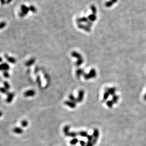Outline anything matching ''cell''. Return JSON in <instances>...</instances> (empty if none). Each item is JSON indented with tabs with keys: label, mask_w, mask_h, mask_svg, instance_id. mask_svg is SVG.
<instances>
[{
	"label": "cell",
	"mask_w": 146,
	"mask_h": 146,
	"mask_svg": "<svg viewBox=\"0 0 146 146\" xmlns=\"http://www.w3.org/2000/svg\"><path fill=\"white\" fill-rule=\"evenodd\" d=\"M3 75H4V76L5 77V78H9L10 77V75L9 74V73L7 71H4V73H3Z\"/></svg>",
	"instance_id": "e575fe53"
},
{
	"label": "cell",
	"mask_w": 146,
	"mask_h": 146,
	"mask_svg": "<svg viewBox=\"0 0 146 146\" xmlns=\"http://www.w3.org/2000/svg\"><path fill=\"white\" fill-rule=\"evenodd\" d=\"M35 60H36L34 58H32L31 59H30V60H28V61L26 62V63H25V65L27 67H30L34 64Z\"/></svg>",
	"instance_id": "4fadbf2b"
},
{
	"label": "cell",
	"mask_w": 146,
	"mask_h": 146,
	"mask_svg": "<svg viewBox=\"0 0 146 146\" xmlns=\"http://www.w3.org/2000/svg\"><path fill=\"white\" fill-rule=\"evenodd\" d=\"M78 135L81 136V137H87L88 135L87 132L86 131H79L78 133Z\"/></svg>",
	"instance_id": "d6986e66"
},
{
	"label": "cell",
	"mask_w": 146,
	"mask_h": 146,
	"mask_svg": "<svg viewBox=\"0 0 146 146\" xmlns=\"http://www.w3.org/2000/svg\"><path fill=\"white\" fill-rule=\"evenodd\" d=\"M2 114H3L2 112L1 111H0V117H1V116L2 115Z\"/></svg>",
	"instance_id": "7bdbcfd3"
},
{
	"label": "cell",
	"mask_w": 146,
	"mask_h": 146,
	"mask_svg": "<svg viewBox=\"0 0 146 146\" xmlns=\"http://www.w3.org/2000/svg\"><path fill=\"white\" fill-rule=\"evenodd\" d=\"M87 139H88V141H91L92 142L93 139V135H88V136L87 137Z\"/></svg>",
	"instance_id": "d590c367"
},
{
	"label": "cell",
	"mask_w": 146,
	"mask_h": 146,
	"mask_svg": "<svg viewBox=\"0 0 146 146\" xmlns=\"http://www.w3.org/2000/svg\"><path fill=\"white\" fill-rule=\"evenodd\" d=\"M78 27L80 28H81V29H83V30L89 32H90V28L89 27H87V26H85V25H83L82 24H79L78 25Z\"/></svg>",
	"instance_id": "2e32d148"
},
{
	"label": "cell",
	"mask_w": 146,
	"mask_h": 146,
	"mask_svg": "<svg viewBox=\"0 0 146 146\" xmlns=\"http://www.w3.org/2000/svg\"><path fill=\"white\" fill-rule=\"evenodd\" d=\"M93 144L92 142L91 141H88V142L86 144V146H93Z\"/></svg>",
	"instance_id": "74e56055"
},
{
	"label": "cell",
	"mask_w": 146,
	"mask_h": 146,
	"mask_svg": "<svg viewBox=\"0 0 146 146\" xmlns=\"http://www.w3.org/2000/svg\"><path fill=\"white\" fill-rule=\"evenodd\" d=\"M97 75L95 69H91L88 74L83 73V76L85 79L88 80L95 78Z\"/></svg>",
	"instance_id": "6da1fadb"
},
{
	"label": "cell",
	"mask_w": 146,
	"mask_h": 146,
	"mask_svg": "<svg viewBox=\"0 0 146 146\" xmlns=\"http://www.w3.org/2000/svg\"><path fill=\"white\" fill-rule=\"evenodd\" d=\"M79 142L81 146H86V145H85V142H84L83 140H80Z\"/></svg>",
	"instance_id": "8d00e7d4"
},
{
	"label": "cell",
	"mask_w": 146,
	"mask_h": 146,
	"mask_svg": "<svg viewBox=\"0 0 146 146\" xmlns=\"http://www.w3.org/2000/svg\"><path fill=\"white\" fill-rule=\"evenodd\" d=\"M4 57L6 59V60H7V61H8L9 62H10L12 64H15L16 62V60L14 58H13L12 57L9 56L7 54H5L4 55Z\"/></svg>",
	"instance_id": "9c48e42d"
},
{
	"label": "cell",
	"mask_w": 146,
	"mask_h": 146,
	"mask_svg": "<svg viewBox=\"0 0 146 146\" xmlns=\"http://www.w3.org/2000/svg\"><path fill=\"white\" fill-rule=\"evenodd\" d=\"M10 67L9 65L6 63H4L0 65V71H4V72L8 71L10 69Z\"/></svg>",
	"instance_id": "277c9868"
},
{
	"label": "cell",
	"mask_w": 146,
	"mask_h": 146,
	"mask_svg": "<svg viewBox=\"0 0 146 146\" xmlns=\"http://www.w3.org/2000/svg\"><path fill=\"white\" fill-rule=\"evenodd\" d=\"M119 96L117 95H114L112 96V101L114 103H116L118 102V101L119 100Z\"/></svg>",
	"instance_id": "44dd1931"
},
{
	"label": "cell",
	"mask_w": 146,
	"mask_h": 146,
	"mask_svg": "<svg viewBox=\"0 0 146 146\" xmlns=\"http://www.w3.org/2000/svg\"><path fill=\"white\" fill-rule=\"evenodd\" d=\"M144 99L145 101H146V94L144 96Z\"/></svg>",
	"instance_id": "b9f144b4"
},
{
	"label": "cell",
	"mask_w": 146,
	"mask_h": 146,
	"mask_svg": "<svg viewBox=\"0 0 146 146\" xmlns=\"http://www.w3.org/2000/svg\"><path fill=\"white\" fill-rule=\"evenodd\" d=\"M12 0H7V1H6V4H10L12 2Z\"/></svg>",
	"instance_id": "ab89813d"
},
{
	"label": "cell",
	"mask_w": 146,
	"mask_h": 146,
	"mask_svg": "<svg viewBox=\"0 0 146 146\" xmlns=\"http://www.w3.org/2000/svg\"><path fill=\"white\" fill-rule=\"evenodd\" d=\"M84 72L83 70L81 68H79L76 71V75L77 78H79L81 75H83Z\"/></svg>",
	"instance_id": "5bb4252c"
},
{
	"label": "cell",
	"mask_w": 146,
	"mask_h": 146,
	"mask_svg": "<svg viewBox=\"0 0 146 146\" xmlns=\"http://www.w3.org/2000/svg\"><path fill=\"white\" fill-rule=\"evenodd\" d=\"M7 23L5 21H2L1 23H0V30L1 29L4 28V27H5L6 26Z\"/></svg>",
	"instance_id": "4dcf8cb0"
},
{
	"label": "cell",
	"mask_w": 146,
	"mask_h": 146,
	"mask_svg": "<svg viewBox=\"0 0 146 146\" xmlns=\"http://www.w3.org/2000/svg\"><path fill=\"white\" fill-rule=\"evenodd\" d=\"M13 131L14 133L17 134H21L23 133V130L19 127H15L13 129Z\"/></svg>",
	"instance_id": "e0dca14e"
},
{
	"label": "cell",
	"mask_w": 146,
	"mask_h": 146,
	"mask_svg": "<svg viewBox=\"0 0 146 146\" xmlns=\"http://www.w3.org/2000/svg\"><path fill=\"white\" fill-rule=\"evenodd\" d=\"M37 83L38 84V85L39 86H41V79H40V76H38L37 78Z\"/></svg>",
	"instance_id": "836d02e7"
},
{
	"label": "cell",
	"mask_w": 146,
	"mask_h": 146,
	"mask_svg": "<svg viewBox=\"0 0 146 146\" xmlns=\"http://www.w3.org/2000/svg\"><path fill=\"white\" fill-rule=\"evenodd\" d=\"M91 9L93 12V14L95 15L97 13V9H96L95 6L94 5H92L91 6Z\"/></svg>",
	"instance_id": "83f0119b"
},
{
	"label": "cell",
	"mask_w": 146,
	"mask_h": 146,
	"mask_svg": "<svg viewBox=\"0 0 146 146\" xmlns=\"http://www.w3.org/2000/svg\"><path fill=\"white\" fill-rule=\"evenodd\" d=\"M71 55L73 57H75L77 60H79V59H82L83 57L82 55L79 54V53L75 52V51H74L71 53Z\"/></svg>",
	"instance_id": "30bf717a"
},
{
	"label": "cell",
	"mask_w": 146,
	"mask_h": 146,
	"mask_svg": "<svg viewBox=\"0 0 146 146\" xmlns=\"http://www.w3.org/2000/svg\"><path fill=\"white\" fill-rule=\"evenodd\" d=\"M109 95H110V94L108 92L105 91V92L104 93L103 95V101H106L108 99V98H109Z\"/></svg>",
	"instance_id": "603a6c76"
},
{
	"label": "cell",
	"mask_w": 146,
	"mask_h": 146,
	"mask_svg": "<svg viewBox=\"0 0 146 146\" xmlns=\"http://www.w3.org/2000/svg\"><path fill=\"white\" fill-rule=\"evenodd\" d=\"M3 59L2 57H0V63H2L3 62Z\"/></svg>",
	"instance_id": "60d3db41"
},
{
	"label": "cell",
	"mask_w": 146,
	"mask_h": 146,
	"mask_svg": "<svg viewBox=\"0 0 146 146\" xmlns=\"http://www.w3.org/2000/svg\"><path fill=\"white\" fill-rule=\"evenodd\" d=\"M69 99H70V101L74 102L75 103H76V98L74 96V95L71 94L69 95Z\"/></svg>",
	"instance_id": "cb8c5ba5"
},
{
	"label": "cell",
	"mask_w": 146,
	"mask_h": 146,
	"mask_svg": "<svg viewBox=\"0 0 146 146\" xmlns=\"http://www.w3.org/2000/svg\"><path fill=\"white\" fill-rule=\"evenodd\" d=\"M83 59H79V60H77V61L75 63V65L77 67H79L80 66H81V65L83 64Z\"/></svg>",
	"instance_id": "f1b7e54d"
},
{
	"label": "cell",
	"mask_w": 146,
	"mask_h": 146,
	"mask_svg": "<svg viewBox=\"0 0 146 146\" xmlns=\"http://www.w3.org/2000/svg\"><path fill=\"white\" fill-rule=\"evenodd\" d=\"M21 12L22 13H23V14L26 16L30 11V9H29V8L27 7L25 5L22 4L21 6Z\"/></svg>",
	"instance_id": "5b68a950"
},
{
	"label": "cell",
	"mask_w": 146,
	"mask_h": 146,
	"mask_svg": "<svg viewBox=\"0 0 146 146\" xmlns=\"http://www.w3.org/2000/svg\"><path fill=\"white\" fill-rule=\"evenodd\" d=\"M0 92H1L3 94H6L7 95L9 93V92H8V90H7L5 88H4V87H0Z\"/></svg>",
	"instance_id": "7402d4cb"
},
{
	"label": "cell",
	"mask_w": 146,
	"mask_h": 146,
	"mask_svg": "<svg viewBox=\"0 0 146 146\" xmlns=\"http://www.w3.org/2000/svg\"><path fill=\"white\" fill-rule=\"evenodd\" d=\"M117 1H118V0H110V1L107 2H106L105 3V6L106 7L109 8V7L112 6L113 5V4H114L115 3H116Z\"/></svg>",
	"instance_id": "7c38bea8"
},
{
	"label": "cell",
	"mask_w": 146,
	"mask_h": 146,
	"mask_svg": "<svg viewBox=\"0 0 146 146\" xmlns=\"http://www.w3.org/2000/svg\"><path fill=\"white\" fill-rule=\"evenodd\" d=\"M14 97V94L13 93H9L7 95V98L6 99V102L8 103H10L12 102Z\"/></svg>",
	"instance_id": "8fae6325"
},
{
	"label": "cell",
	"mask_w": 146,
	"mask_h": 146,
	"mask_svg": "<svg viewBox=\"0 0 146 146\" xmlns=\"http://www.w3.org/2000/svg\"><path fill=\"white\" fill-rule=\"evenodd\" d=\"M105 91L108 92L110 95H111L113 96L115 94V92L116 89L114 87H111V88H106L105 89Z\"/></svg>",
	"instance_id": "52a82bcc"
},
{
	"label": "cell",
	"mask_w": 146,
	"mask_h": 146,
	"mask_svg": "<svg viewBox=\"0 0 146 146\" xmlns=\"http://www.w3.org/2000/svg\"><path fill=\"white\" fill-rule=\"evenodd\" d=\"M28 8H29V9H30V11H31L32 12H33V13L37 12V9L34 6L31 5Z\"/></svg>",
	"instance_id": "4316f807"
},
{
	"label": "cell",
	"mask_w": 146,
	"mask_h": 146,
	"mask_svg": "<svg viewBox=\"0 0 146 146\" xmlns=\"http://www.w3.org/2000/svg\"><path fill=\"white\" fill-rule=\"evenodd\" d=\"M96 19H97V17L96 16L95 14H94L92 13V14L88 16V20H89V21L91 22L95 21Z\"/></svg>",
	"instance_id": "ac0fdd59"
},
{
	"label": "cell",
	"mask_w": 146,
	"mask_h": 146,
	"mask_svg": "<svg viewBox=\"0 0 146 146\" xmlns=\"http://www.w3.org/2000/svg\"><path fill=\"white\" fill-rule=\"evenodd\" d=\"M4 88H5L7 90H9L10 89V85L9 83L7 82H4Z\"/></svg>",
	"instance_id": "1f68e13d"
},
{
	"label": "cell",
	"mask_w": 146,
	"mask_h": 146,
	"mask_svg": "<svg viewBox=\"0 0 146 146\" xmlns=\"http://www.w3.org/2000/svg\"><path fill=\"white\" fill-rule=\"evenodd\" d=\"M99 132L98 130L97 129H95L94 130V132H93V140L92 141L93 144L94 145H95L97 143L98 138H99Z\"/></svg>",
	"instance_id": "7a4b0ae2"
},
{
	"label": "cell",
	"mask_w": 146,
	"mask_h": 146,
	"mask_svg": "<svg viewBox=\"0 0 146 146\" xmlns=\"http://www.w3.org/2000/svg\"><path fill=\"white\" fill-rule=\"evenodd\" d=\"M70 129V127L68 125H67L66 126H65V127L63 129V130H64V134L65 135V136H67V135L68 134V133L69 132V130Z\"/></svg>",
	"instance_id": "ffe728a7"
},
{
	"label": "cell",
	"mask_w": 146,
	"mask_h": 146,
	"mask_svg": "<svg viewBox=\"0 0 146 146\" xmlns=\"http://www.w3.org/2000/svg\"><path fill=\"white\" fill-rule=\"evenodd\" d=\"M0 2L2 5H4L6 4V1L5 0H0Z\"/></svg>",
	"instance_id": "f35d334b"
},
{
	"label": "cell",
	"mask_w": 146,
	"mask_h": 146,
	"mask_svg": "<svg viewBox=\"0 0 146 146\" xmlns=\"http://www.w3.org/2000/svg\"><path fill=\"white\" fill-rule=\"evenodd\" d=\"M84 92L83 90H81L78 92V97L76 98V103H81L83 101L84 97Z\"/></svg>",
	"instance_id": "3957f363"
},
{
	"label": "cell",
	"mask_w": 146,
	"mask_h": 146,
	"mask_svg": "<svg viewBox=\"0 0 146 146\" xmlns=\"http://www.w3.org/2000/svg\"><path fill=\"white\" fill-rule=\"evenodd\" d=\"M21 126L23 127H26L27 126V125H28V122L26 120H23L21 122Z\"/></svg>",
	"instance_id": "d6a6232c"
},
{
	"label": "cell",
	"mask_w": 146,
	"mask_h": 146,
	"mask_svg": "<svg viewBox=\"0 0 146 146\" xmlns=\"http://www.w3.org/2000/svg\"><path fill=\"white\" fill-rule=\"evenodd\" d=\"M35 92L33 90H30L26 91L24 95L25 97H31V96H33L35 95Z\"/></svg>",
	"instance_id": "ba28073f"
},
{
	"label": "cell",
	"mask_w": 146,
	"mask_h": 146,
	"mask_svg": "<svg viewBox=\"0 0 146 146\" xmlns=\"http://www.w3.org/2000/svg\"><path fill=\"white\" fill-rule=\"evenodd\" d=\"M114 103L112 101V100H110V101H108L107 102H106V104L110 108H112V106H113V105Z\"/></svg>",
	"instance_id": "f546056e"
},
{
	"label": "cell",
	"mask_w": 146,
	"mask_h": 146,
	"mask_svg": "<svg viewBox=\"0 0 146 146\" xmlns=\"http://www.w3.org/2000/svg\"><path fill=\"white\" fill-rule=\"evenodd\" d=\"M76 21L78 23H81V22H86L88 23L89 20H88V19H87L86 17H83L81 18H78L77 19Z\"/></svg>",
	"instance_id": "9a60e30c"
},
{
	"label": "cell",
	"mask_w": 146,
	"mask_h": 146,
	"mask_svg": "<svg viewBox=\"0 0 146 146\" xmlns=\"http://www.w3.org/2000/svg\"><path fill=\"white\" fill-rule=\"evenodd\" d=\"M77 135H78V133L75 132H69L68 134L67 135V136H69L71 137L72 138L75 137Z\"/></svg>",
	"instance_id": "484cf974"
},
{
	"label": "cell",
	"mask_w": 146,
	"mask_h": 146,
	"mask_svg": "<svg viewBox=\"0 0 146 146\" xmlns=\"http://www.w3.org/2000/svg\"><path fill=\"white\" fill-rule=\"evenodd\" d=\"M78 141L79 140L77 138H74L70 141V144L72 145H76L78 142Z\"/></svg>",
	"instance_id": "d4e9b609"
},
{
	"label": "cell",
	"mask_w": 146,
	"mask_h": 146,
	"mask_svg": "<svg viewBox=\"0 0 146 146\" xmlns=\"http://www.w3.org/2000/svg\"><path fill=\"white\" fill-rule=\"evenodd\" d=\"M64 103L65 105L72 109H74L76 107V103L71 101H66Z\"/></svg>",
	"instance_id": "8992f818"
}]
</instances>
